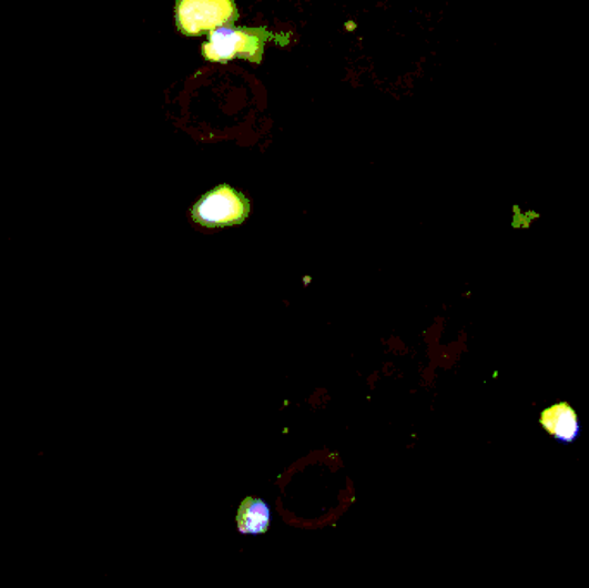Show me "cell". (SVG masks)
Instances as JSON below:
<instances>
[{
	"label": "cell",
	"mask_w": 589,
	"mask_h": 588,
	"mask_svg": "<svg viewBox=\"0 0 589 588\" xmlns=\"http://www.w3.org/2000/svg\"><path fill=\"white\" fill-rule=\"evenodd\" d=\"M282 42V37L273 36L267 28L221 27L209 33L207 42L202 45V55L209 62L245 61L262 62L267 40Z\"/></svg>",
	"instance_id": "obj_1"
},
{
	"label": "cell",
	"mask_w": 589,
	"mask_h": 588,
	"mask_svg": "<svg viewBox=\"0 0 589 588\" xmlns=\"http://www.w3.org/2000/svg\"><path fill=\"white\" fill-rule=\"evenodd\" d=\"M176 27L185 37L209 36L221 27H235L240 12L235 0H177Z\"/></svg>",
	"instance_id": "obj_2"
},
{
	"label": "cell",
	"mask_w": 589,
	"mask_h": 588,
	"mask_svg": "<svg viewBox=\"0 0 589 588\" xmlns=\"http://www.w3.org/2000/svg\"><path fill=\"white\" fill-rule=\"evenodd\" d=\"M251 214V202L230 185L209 190L192 207V220L204 229L220 230L242 225Z\"/></svg>",
	"instance_id": "obj_3"
},
{
	"label": "cell",
	"mask_w": 589,
	"mask_h": 588,
	"mask_svg": "<svg viewBox=\"0 0 589 588\" xmlns=\"http://www.w3.org/2000/svg\"><path fill=\"white\" fill-rule=\"evenodd\" d=\"M544 430L560 444H572L581 437V422L569 403L554 404L539 416Z\"/></svg>",
	"instance_id": "obj_4"
},
{
	"label": "cell",
	"mask_w": 589,
	"mask_h": 588,
	"mask_svg": "<svg viewBox=\"0 0 589 588\" xmlns=\"http://www.w3.org/2000/svg\"><path fill=\"white\" fill-rule=\"evenodd\" d=\"M236 527L240 534L245 535H261L270 530L271 511L267 504L264 500L247 497L240 504Z\"/></svg>",
	"instance_id": "obj_5"
}]
</instances>
